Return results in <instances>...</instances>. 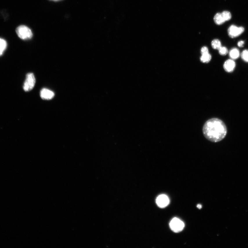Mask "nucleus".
Instances as JSON below:
<instances>
[{"label":"nucleus","mask_w":248,"mask_h":248,"mask_svg":"<svg viewBox=\"0 0 248 248\" xmlns=\"http://www.w3.org/2000/svg\"><path fill=\"white\" fill-rule=\"evenodd\" d=\"M244 31L243 27H238L236 25H232L229 27L228 30V33L230 37L234 38L240 35Z\"/></svg>","instance_id":"39448f33"},{"label":"nucleus","mask_w":248,"mask_h":248,"mask_svg":"<svg viewBox=\"0 0 248 248\" xmlns=\"http://www.w3.org/2000/svg\"><path fill=\"white\" fill-rule=\"evenodd\" d=\"M215 23L218 25H221L225 21L222 16L221 13H218L214 17Z\"/></svg>","instance_id":"9d476101"},{"label":"nucleus","mask_w":248,"mask_h":248,"mask_svg":"<svg viewBox=\"0 0 248 248\" xmlns=\"http://www.w3.org/2000/svg\"><path fill=\"white\" fill-rule=\"evenodd\" d=\"M197 207L198 209H200L202 208V206L200 204H198L197 205Z\"/></svg>","instance_id":"6ab92c4d"},{"label":"nucleus","mask_w":248,"mask_h":248,"mask_svg":"<svg viewBox=\"0 0 248 248\" xmlns=\"http://www.w3.org/2000/svg\"><path fill=\"white\" fill-rule=\"evenodd\" d=\"M16 32L18 36L24 40L30 39L33 36L30 29L24 25H21L18 27L16 29Z\"/></svg>","instance_id":"f03ea898"},{"label":"nucleus","mask_w":248,"mask_h":248,"mask_svg":"<svg viewBox=\"0 0 248 248\" xmlns=\"http://www.w3.org/2000/svg\"><path fill=\"white\" fill-rule=\"evenodd\" d=\"M229 56L231 59L233 60L236 59L239 57L240 53L238 49L236 48H234L231 50L229 51Z\"/></svg>","instance_id":"1a4fd4ad"},{"label":"nucleus","mask_w":248,"mask_h":248,"mask_svg":"<svg viewBox=\"0 0 248 248\" xmlns=\"http://www.w3.org/2000/svg\"><path fill=\"white\" fill-rule=\"evenodd\" d=\"M35 83L36 79L34 74L31 73H28L23 84V90L25 91L31 90L34 88Z\"/></svg>","instance_id":"7ed1b4c3"},{"label":"nucleus","mask_w":248,"mask_h":248,"mask_svg":"<svg viewBox=\"0 0 248 248\" xmlns=\"http://www.w3.org/2000/svg\"><path fill=\"white\" fill-rule=\"evenodd\" d=\"M244 44V41L241 40L239 41L238 43V45L239 47H242L243 46Z\"/></svg>","instance_id":"a211bd4d"},{"label":"nucleus","mask_w":248,"mask_h":248,"mask_svg":"<svg viewBox=\"0 0 248 248\" xmlns=\"http://www.w3.org/2000/svg\"><path fill=\"white\" fill-rule=\"evenodd\" d=\"M236 64L235 61L232 59L226 60L224 64V68L227 72H231L234 70L236 67Z\"/></svg>","instance_id":"6e6552de"},{"label":"nucleus","mask_w":248,"mask_h":248,"mask_svg":"<svg viewBox=\"0 0 248 248\" xmlns=\"http://www.w3.org/2000/svg\"><path fill=\"white\" fill-rule=\"evenodd\" d=\"M221 14L225 21H229L231 19V14L229 11H224Z\"/></svg>","instance_id":"4468645a"},{"label":"nucleus","mask_w":248,"mask_h":248,"mask_svg":"<svg viewBox=\"0 0 248 248\" xmlns=\"http://www.w3.org/2000/svg\"><path fill=\"white\" fill-rule=\"evenodd\" d=\"M211 58H212V57L209 53L207 54L202 55L201 58H200V60L203 63H207L210 61Z\"/></svg>","instance_id":"f8f14e48"},{"label":"nucleus","mask_w":248,"mask_h":248,"mask_svg":"<svg viewBox=\"0 0 248 248\" xmlns=\"http://www.w3.org/2000/svg\"><path fill=\"white\" fill-rule=\"evenodd\" d=\"M241 57L242 59L244 61L248 62V50H244L242 53L241 55Z\"/></svg>","instance_id":"2eb2a0df"},{"label":"nucleus","mask_w":248,"mask_h":248,"mask_svg":"<svg viewBox=\"0 0 248 248\" xmlns=\"http://www.w3.org/2000/svg\"><path fill=\"white\" fill-rule=\"evenodd\" d=\"M212 47L214 49L218 50L222 46L221 42L219 40L215 39L211 43Z\"/></svg>","instance_id":"ddd939ff"},{"label":"nucleus","mask_w":248,"mask_h":248,"mask_svg":"<svg viewBox=\"0 0 248 248\" xmlns=\"http://www.w3.org/2000/svg\"><path fill=\"white\" fill-rule=\"evenodd\" d=\"M7 47V43L3 39L0 38V56L3 55Z\"/></svg>","instance_id":"9b49d317"},{"label":"nucleus","mask_w":248,"mask_h":248,"mask_svg":"<svg viewBox=\"0 0 248 248\" xmlns=\"http://www.w3.org/2000/svg\"><path fill=\"white\" fill-rule=\"evenodd\" d=\"M204 136L207 139L213 142H219L227 135V130L225 123L220 119L212 118L205 123L203 128Z\"/></svg>","instance_id":"f257e3e1"},{"label":"nucleus","mask_w":248,"mask_h":248,"mask_svg":"<svg viewBox=\"0 0 248 248\" xmlns=\"http://www.w3.org/2000/svg\"><path fill=\"white\" fill-rule=\"evenodd\" d=\"M170 227L171 230L175 233L180 232L184 228V224L177 218H174L170 222Z\"/></svg>","instance_id":"20e7f679"},{"label":"nucleus","mask_w":248,"mask_h":248,"mask_svg":"<svg viewBox=\"0 0 248 248\" xmlns=\"http://www.w3.org/2000/svg\"><path fill=\"white\" fill-rule=\"evenodd\" d=\"M170 203V200L168 196L165 194H162L157 197L156 203L158 206L163 208L166 207Z\"/></svg>","instance_id":"423d86ee"},{"label":"nucleus","mask_w":248,"mask_h":248,"mask_svg":"<svg viewBox=\"0 0 248 248\" xmlns=\"http://www.w3.org/2000/svg\"><path fill=\"white\" fill-rule=\"evenodd\" d=\"M40 96L42 99L44 100H50L54 98L55 93L50 90L44 88L40 91Z\"/></svg>","instance_id":"0eeeda50"},{"label":"nucleus","mask_w":248,"mask_h":248,"mask_svg":"<svg viewBox=\"0 0 248 248\" xmlns=\"http://www.w3.org/2000/svg\"><path fill=\"white\" fill-rule=\"evenodd\" d=\"M218 50L220 54L222 56L226 55L228 52L227 48L225 47L221 46L218 49Z\"/></svg>","instance_id":"dca6fc26"},{"label":"nucleus","mask_w":248,"mask_h":248,"mask_svg":"<svg viewBox=\"0 0 248 248\" xmlns=\"http://www.w3.org/2000/svg\"><path fill=\"white\" fill-rule=\"evenodd\" d=\"M202 55L207 54L209 53V49L207 47H203L201 49Z\"/></svg>","instance_id":"f3484780"},{"label":"nucleus","mask_w":248,"mask_h":248,"mask_svg":"<svg viewBox=\"0 0 248 248\" xmlns=\"http://www.w3.org/2000/svg\"><path fill=\"white\" fill-rule=\"evenodd\" d=\"M53 1H59V0H53Z\"/></svg>","instance_id":"aec40b11"}]
</instances>
